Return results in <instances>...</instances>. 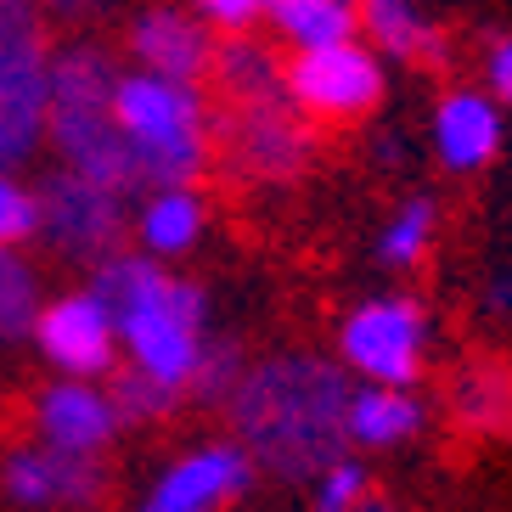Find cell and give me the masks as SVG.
<instances>
[{
  "instance_id": "cell-1",
  "label": "cell",
  "mask_w": 512,
  "mask_h": 512,
  "mask_svg": "<svg viewBox=\"0 0 512 512\" xmlns=\"http://www.w3.org/2000/svg\"><path fill=\"white\" fill-rule=\"evenodd\" d=\"M226 406L254 462L287 484H316L349 451V377L316 355H276L242 372Z\"/></svg>"
},
{
  "instance_id": "cell-2",
  "label": "cell",
  "mask_w": 512,
  "mask_h": 512,
  "mask_svg": "<svg viewBox=\"0 0 512 512\" xmlns=\"http://www.w3.org/2000/svg\"><path fill=\"white\" fill-rule=\"evenodd\" d=\"M91 293L107 304V316L119 327V344L130 349V366L164 377L175 389H192L197 361L209 349V304H203V287L169 276L158 259L107 254L96 265Z\"/></svg>"
},
{
  "instance_id": "cell-3",
  "label": "cell",
  "mask_w": 512,
  "mask_h": 512,
  "mask_svg": "<svg viewBox=\"0 0 512 512\" xmlns=\"http://www.w3.org/2000/svg\"><path fill=\"white\" fill-rule=\"evenodd\" d=\"M113 119L136 147V164L152 186H186L209 169V107L192 79L169 74H119L113 85Z\"/></svg>"
},
{
  "instance_id": "cell-4",
  "label": "cell",
  "mask_w": 512,
  "mask_h": 512,
  "mask_svg": "<svg viewBox=\"0 0 512 512\" xmlns=\"http://www.w3.org/2000/svg\"><path fill=\"white\" fill-rule=\"evenodd\" d=\"M51 119V46L40 0H0V169L34 158Z\"/></svg>"
},
{
  "instance_id": "cell-5",
  "label": "cell",
  "mask_w": 512,
  "mask_h": 512,
  "mask_svg": "<svg viewBox=\"0 0 512 512\" xmlns=\"http://www.w3.org/2000/svg\"><path fill=\"white\" fill-rule=\"evenodd\" d=\"M287 96L316 124H361L389 96V68L372 40H332V46L293 51L287 62Z\"/></svg>"
},
{
  "instance_id": "cell-6",
  "label": "cell",
  "mask_w": 512,
  "mask_h": 512,
  "mask_svg": "<svg viewBox=\"0 0 512 512\" xmlns=\"http://www.w3.org/2000/svg\"><path fill=\"white\" fill-rule=\"evenodd\" d=\"M428 310L411 293H377L338 321V361L361 383H417L428 366Z\"/></svg>"
},
{
  "instance_id": "cell-7",
  "label": "cell",
  "mask_w": 512,
  "mask_h": 512,
  "mask_svg": "<svg viewBox=\"0 0 512 512\" xmlns=\"http://www.w3.org/2000/svg\"><path fill=\"white\" fill-rule=\"evenodd\" d=\"M40 237L57 248L62 259H91L102 265L107 254H119L124 231H130V192H113V186L79 175V169H51L40 181Z\"/></svg>"
},
{
  "instance_id": "cell-8",
  "label": "cell",
  "mask_w": 512,
  "mask_h": 512,
  "mask_svg": "<svg viewBox=\"0 0 512 512\" xmlns=\"http://www.w3.org/2000/svg\"><path fill=\"white\" fill-rule=\"evenodd\" d=\"M254 451L242 439H209L197 451L175 456V462L152 479L147 490V507L152 512H214V507H231L254 490Z\"/></svg>"
},
{
  "instance_id": "cell-9",
  "label": "cell",
  "mask_w": 512,
  "mask_h": 512,
  "mask_svg": "<svg viewBox=\"0 0 512 512\" xmlns=\"http://www.w3.org/2000/svg\"><path fill=\"white\" fill-rule=\"evenodd\" d=\"M226 152L231 164L254 181H293L310 152H316V136L304 113L293 107V96H276V102H242L231 107L226 124Z\"/></svg>"
},
{
  "instance_id": "cell-10",
  "label": "cell",
  "mask_w": 512,
  "mask_h": 512,
  "mask_svg": "<svg viewBox=\"0 0 512 512\" xmlns=\"http://www.w3.org/2000/svg\"><path fill=\"white\" fill-rule=\"evenodd\" d=\"M46 130L68 169L113 186V192H130V197L147 186V175L136 164V147L124 136V124L113 119V107H51Z\"/></svg>"
},
{
  "instance_id": "cell-11",
  "label": "cell",
  "mask_w": 512,
  "mask_h": 512,
  "mask_svg": "<svg viewBox=\"0 0 512 512\" xmlns=\"http://www.w3.org/2000/svg\"><path fill=\"white\" fill-rule=\"evenodd\" d=\"M34 344L57 372L68 377H107L113 372V355H119V327L107 316V304L96 299L91 287L85 293H68L57 304H40L34 316Z\"/></svg>"
},
{
  "instance_id": "cell-12",
  "label": "cell",
  "mask_w": 512,
  "mask_h": 512,
  "mask_svg": "<svg viewBox=\"0 0 512 512\" xmlns=\"http://www.w3.org/2000/svg\"><path fill=\"white\" fill-rule=\"evenodd\" d=\"M0 490L17 507H91L107 496V473L96 456L34 439L0 462Z\"/></svg>"
},
{
  "instance_id": "cell-13",
  "label": "cell",
  "mask_w": 512,
  "mask_h": 512,
  "mask_svg": "<svg viewBox=\"0 0 512 512\" xmlns=\"http://www.w3.org/2000/svg\"><path fill=\"white\" fill-rule=\"evenodd\" d=\"M428 141H434L439 169L451 175H479L501 158L507 147V119H501V96L479 91V85H456L434 102L428 119Z\"/></svg>"
},
{
  "instance_id": "cell-14",
  "label": "cell",
  "mask_w": 512,
  "mask_h": 512,
  "mask_svg": "<svg viewBox=\"0 0 512 512\" xmlns=\"http://www.w3.org/2000/svg\"><path fill=\"white\" fill-rule=\"evenodd\" d=\"M29 422H34V439H46V445L102 456L107 445H113L124 417H119V400L102 394L91 377H62V383L34 394Z\"/></svg>"
},
{
  "instance_id": "cell-15",
  "label": "cell",
  "mask_w": 512,
  "mask_h": 512,
  "mask_svg": "<svg viewBox=\"0 0 512 512\" xmlns=\"http://www.w3.org/2000/svg\"><path fill=\"white\" fill-rule=\"evenodd\" d=\"M130 51H136L141 68L169 79H192L203 85L214 62V34L197 12H181V6H147V12L130 23Z\"/></svg>"
},
{
  "instance_id": "cell-16",
  "label": "cell",
  "mask_w": 512,
  "mask_h": 512,
  "mask_svg": "<svg viewBox=\"0 0 512 512\" xmlns=\"http://www.w3.org/2000/svg\"><path fill=\"white\" fill-rule=\"evenodd\" d=\"M428 428V406L417 400V383H361L349 389V445L366 451H400L406 439Z\"/></svg>"
},
{
  "instance_id": "cell-17",
  "label": "cell",
  "mask_w": 512,
  "mask_h": 512,
  "mask_svg": "<svg viewBox=\"0 0 512 512\" xmlns=\"http://www.w3.org/2000/svg\"><path fill=\"white\" fill-rule=\"evenodd\" d=\"M209 79H214V91L226 96L231 107L287 96V68L276 62V51L265 46V40H254V34H226V40L214 46Z\"/></svg>"
},
{
  "instance_id": "cell-18",
  "label": "cell",
  "mask_w": 512,
  "mask_h": 512,
  "mask_svg": "<svg viewBox=\"0 0 512 512\" xmlns=\"http://www.w3.org/2000/svg\"><path fill=\"white\" fill-rule=\"evenodd\" d=\"M203 226H209V209L203 197L186 186H152V197L141 203L136 214V237H141V254L152 259H181L203 242Z\"/></svg>"
},
{
  "instance_id": "cell-19",
  "label": "cell",
  "mask_w": 512,
  "mask_h": 512,
  "mask_svg": "<svg viewBox=\"0 0 512 512\" xmlns=\"http://www.w3.org/2000/svg\"><path fill=\"white\" fill-rule=\"evenodd\" d=\"M361 6V34L394 62H445V34L428 23L417 0H355Z\"/></svg>"
},
{
  "instance_id": "cell-20",
  "label": "cell",
  "mask_w": 512,
  "mask_h": 512,
  "mask_svg": "<svg viewBox=\"0 0 512 512\" xmlns=\"http://www.w3.org/2000/svg\"><path fill=\"white\" fill-rule=\"evenodd\" d=\"M265 29L276 40H287L293 51L332 46V40L361 34V6L355 0H271L265 6Z\"/></svg>"
},
{
  "instance_id": "cell-21",
  "label": "cell",
  "mask_w": 512,
  "mask_h": 512,
  "mask_svg": "<svg viewBox=\"0 0 512 512\" xmlns=\"http://www.w3.org/2000/svg\"><path fill=\"white\" fill-rule=\"evenodd\" d=\"M113 85L119 68L102 46H74L51 51V107H113Z\"/></svg>"
},
{
  "instance_id": "cell-22",
  "label": "cell",
  "mask_w": 512,
  "mask_h": 512,
  "mask_svg": "<svg viewBox=\"0 0 512 512\" xmlns=\"http://www.w3.org/2000/svg\"><path fill=\"white\" fill-rule=\"evenodd\" d=\"M439 237V203L428 192H411L400 209L389 214V226L377 231L372 254L383 271H411V265H422L428 259V248H434Z\"/></svg>"
},
{
  "instance_id": "cell-23",
  "label": "cell",
  "mask_w": 512,
  "mask_h": 512,
  "mask_svg": "<svg viewBox=\"0 0 512 512\" xmlns=\"http://www.w3.org/2000/svg\"><path fill=\"white\" fill-rule=\"evenodd\" d=\"M34 316H40V282L12 254V242H0V338L12 344V338L34 332Z\"/></svg>"
},
{
  "instance_id": "cell-24",
  "label": "cell",
  "mask_w": 512,
  "mask_h": 512,
  "mask_svg": "<svg viewBox=\"0 0 512 512\" xmlns=\"http://www.w3.org/2000/svg\"><path fill=\"white\" fill-rule=\"evenodd\" d=\"M181 394H186V389H175V383H164V377L141 372V366H130V372L113 383V400H119V417H124V422L164 417V411L181 406Z\"/></svg>"
},
{
  "instance_id": "cell-25",
  "label": "cell",
  "mask_w": 512,
  "mask_h": 512,
  "mask_svg": "<svg viewBox=\"0 0 512 512\" xmlns=\"http://www.w3.org/2000/svg\"><path fill=\"white\" fill-rule=\"evenodd\" d=\"M372 496V473H366L361 456H332L327 467L316 473V490H310V501H316L321 512H349L361 507V501Z\"/></svg>"
},
{
  "instance_id": "cell-26",
  "label": "cell",
  "mask_w": 512,
  "mask_h": 512,
  "mask_svg": "<svg viewBox=\"0 0 512 512\" xmlns=\"http://www.w3.org/2000/svg\"><path fill=\"white\" fill-rule=\"evenodd\" d=\"M242 377V361L231 344H209L203 349V361H197V377H192V394L197 400H209V406H226L231 389H237Z\"/></svg>"
},
{
  "instance_id": "cell-27",
  "label": "cell",
  "mask_w": 512,
  "mask_h": 512,
  "mask_svg": "<svg viewBox=\"0 0 512 512\" xmlns=\"http://www.w3.org/2000/svg\"><path fill=\"white\" fill-rule=\"evenodd\" d=\"M29 237H40V197L34 192H23V186L0 169V242H29Z\"/></svg>"
},
{
  "instance_id": "cell-28",
  "label": "cell",
  "mask_w": 512,
  "mask_h": 512,
  "mask_svg": "<svg viewBox=\"0 0 512 512\" xmlns=\"http://www.w3.org/2000/svg\"><path fill=\"white\" fill-rule=\"evenodd\" d=\"M462 411L467 422H479V428H490V422H501V411H512V383L496 372H479L462 383Z\"/></svg>"
},
{
  "instance_id": "cell-29",
  "label": "cell",
  "mask_w": 512,
  "mask_h": 512,
  "mask_svg": "<svg viewBox=\"0 0 512 512\" xmlns=\"http://www.w3.org/2000/svg\"><path fill=\"white\" fill-rule=\"evenodd\" d=\"M271 0H192V12L209 23L214 34H254L265 23Z\"/></svg>"
},
{
  "instance_id": "cell-30",
  "label": "cell",
  "mask_w": 512,
  "mask_h": 512,
  "mask_svg": "<svg viewBox=\"0 0 512 512\" xmlns=\"http://www.w3.org/2000/svg\"><path fill=\"white\" fill-rule=\"evenodd\" d=\"M484 91L501 96V107H512V34L490 40V51H484Z\"/></svg>"
},
{
  "instance_id": "cell-31",
  "label": "cell",
  "mask_w": 512,
  "mask_h": 512,
  "mask_svg": "<svg viewBox=\"0 0 512 512\" xmlns=\"http://www.w3.org/2000/svg\"><path fill=\"white\" fill-rule=\"evenodd\" d=\"M484 304L496 310V316H512V271H496L490 287H484Z\"/></svg>"
},
{
  "instance_id": "cell-32",
  "label": "cell",
  "mask_w": 512,
  "mask_h": 512,
  "mask_svg": "<svg viewBox=\"0 0 512 512\" xmlns=\"http://www.w3.org/2000/svg\"><path fill=\"white\" fill-rule=\"evenodd\" d=\"M51 12H85V6H91V0H46Z\"/></svg>"
}]
</instances>
